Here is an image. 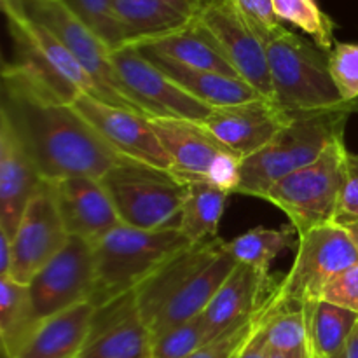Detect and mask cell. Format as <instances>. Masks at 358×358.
<instances>
[{"label": "cell", "mask_w": 358, "mask_h": 358, "mask_svg": "<svg viewBox=\"0 0 358 358\" xmlns=\"http://www.w3.org/2000/svg\"><path fill=\"white\" fill-rule=\"evenodd\" d=\"M49 184L69 236L94 243L122 224L100 178L69 177Z\"/></svg>", "instance_id": "d6986e66"}, {"label": "cell", "mask_w": 358, "mask_h": 358, "mask_svg": "<svg viewBox=\"0 0 358 358\" xmlns=\"http://www.w3.org/2000/svg\"><path fill=\"white\" fill-rule=\"evenodd\" d=\"M0 112L9 117L45 182L103 178L112 168L131 163L115 152L72 105L2 83Z\"/></svg>", "instance_id": "6da1fadb"}, {"label": "cell", "mask_w": 358, "mask_h": 358, "mask_svg": "<svg viewBox=\"0 0 358 358\" xmlns=\"http://www.w3.org/2000/svg\"><path fill=\"white\" fill-rule=\"evenodd\" d=\"M100 180L126 226L149 231L178 227L187 184L170 170L131 161L112 168Z\"/></svg>", "instance_id": "52a82bcc"}, {"label": "cell", "mask_w": 358, "mask_h": 358, "mask_svg": "<svg viewBox=\"0 0 358 358\" xmlns=\"http://www.w3.org/2000/svg\"><path fill=\"white\" fill-rule=\"evenodd\" d=\"M231 192L203 182L187 184L178 229L191 243L219 238V226Z\"/></svg>", "instance_id": "4316f807"}, {"label": "cell", "mask_w": 358, "mask_h": 358, "mask_svg": "<svg viewBox=\"0 0 358 358\" xmlns=\"http://www.w3.org/2000/svg\"><path fill=\"white\" fill-rule=\"evenodd\" d=\"M96 306L83 303L45 318L16 358H77L86 345Z\"/></svg>", "instance_id": "7402d4cb"}, {"label": "cell", "mask_w": 358, "mask_h": 358, "mask_svg": "<svg viewBox=\"0 0 358 358\" xmlns=\"http://www.w3.org/2000/svg\"><path fill=\"white\" fill-rule=\"evenodd\" d=\"M238 261L222 238L192 243L135 289L152 338L205 313Z\"/></svg>", "instance_id": "7a4b0ae2"}, {"label": "cell", "mask_w": 358, "mask_h": 358, "mask_svg": "<svg viewBox=\"0 0 358 358\" xmlns=\"http://www.w3.org/2000/svg\"><path fill=\"white\" fill-rule=\"evenodd\" d=\"M213 338L203 315H199L152 338V358H187Z\"/></svg>", "instance_id": "d6a6232c"}, {"label": "cell", "mask_w": 358, "mask_h": 358, "mask_svg": "<svg viewBox=\"0 0 358 358\" xmlns=\"http://www.w3.org/2000/svg\"><path fill=\"white\" fill-rule=\"evenodd\" d=\"M343 227H345V229L348 231L350 238H352L353 243H355V247H357V250H358V220H357V222L345 224V226H343Z\"/></svg>", "instance_id": "7bdbcfd3"}, {"label": "cell", "mask_w": 358, "mask_h": 358, "mask_svg": "<svg viewBox=\"0 0 358 358\" xmlns=\"http://www.w3.org/2000/svg\"><path fill=\"white\" fill-rule=\"evenodd\" d=\"M38 324L27 283L9 276L0 278V341L3 358L20 355Z\"/></svg>", "instance_id": "d4e9b609"}, {"label": "cell", "mask_w": 358, "mask_h": 358, "mask_svg": "<svg viewBox=\"0 0 358 358\" xmlns=\"http://www.w3.org/2000/svg\"><path fill=\"white\" fill-rule=\"evenodd\" d=\"M31 306L38 322L83 303H91L94 290L93 243L70 236L28 283Z\"/></svg>", "instance_id": "4fadbf2b"}, {"label": "cell", "mask_w": 358, "mask_h": 358, "mask_svg": "<svg viewBox=\"0 0 358 358\" xmlns=\"http://www.w3.org/2000/svg\"><path fill=\"white\" fill-rule=\"evenodd\" d=\"M194 24L219 49L241 80L262 98L275 101L264 41L248 27L233 0H206Z\"/></svg>", "instance_id": "8fae6325"}, {"label": "cell", "mask_w": 358, "mask_h": 358, "mask_svg": "<svg viewBox=\"0 0 358 358\" xmlns=\"http://www.w3.org/2000/svg\"><path fill=\"white\" fill-rule=\"evenodd\" d=\"M233 2L236 3L248 27L264 41V44L283 28L282 21L276 17L273 9V0H233Z\"/></svg>", "instance_id": "d590c367"}, {"label": "cell", "mask_w": 358, "mask_h": 358, "mask_svg": "<svg viewBox=\"0 0 358 358\" xmlns=\"http://www.w3.org/2000/svg\"><path fill=\"white\" fill-rule=\"evenodd\" d=\"M72 107L115 152L136 163L170 170V161L149 117L84 93L76 98Z\"/></svg>", "instance_id": "9a60e30c"}, {"label": "cell", "mask_w": 358, "mask_h": 358, "mask_svg": "<svg viewBox=\"0 0 358 358\" xmlns=\"http://www.w3.org/2000/svg\"><path fill=\"white\" fill-rule=\"evenodd\" d=\"M282 280L283 275L238 262L203 313L212 334L217 338L238 322L261 310L278 290Z\"/></svg>", "instance_id": "ffe728a7"}, {"label": "cell", "mask_w": 358, "mask_h": 358, "mask_svg": "<svg viewBox=\"0 0 358 358\" xmlns=\"http://www.w3.org/2000/svg\"><path fill=\"white\" fill-rule=\"evenodd\" d=\"M343 358H358V324H357V327L353 329L348 343H346V348H345V353H343Z\"/></svg>", "instance_id": "b9f144b4"}, {"label": "cell", "mask_w": 358, "mask_h": 358, "mask_svg": "<svg viewBox=\"0 0 358 358\" xmlns=\"http://www.w3.org/2000/svg\"><path fill=\"white\" fill-rule=\"evenodd\" d=\"M273 98L289 114H313L358 103H345L329 70V52L313 41L283 27L266 42Z\"/></svg>", "instance_id": "5b68a950"}, {"label": "cell", "mask_w": 358, "mask_h": 358, "mask_svg": "<svg viewBox=\"0 0 358 358\" xmlns=\"http://www.w3.org/2000/svg\"><path fill=\"white\" fill-rule=\"evenodd\" d=\"M147 58L156 63L164 73L171 77L184 91L191 96L199 100L201 103L208 105L210 108L229 107V105L245 103V101L259 100L262 98L252 86H248L240 77L224 76L219 72L210 70L189 69V66L178 65L171 59L163 58L157 55H147Z\"/></svg>", "instance_id": "603a6c76"}, {"label": "cell", "mask_w": 358, "mask_h": 358, "mask_svg": "<svg viewBox=\"0 0 358 358\" xmlns=\"http://www.w3.org/2000/svg\"><path fill=\"white\" fill-rule=\"evenodd\" d=\"M320 301L358 315V264L345 269L325 285Z\"/></svg>", "instance_id": "8d00e7d4"}, {"label": "cell", "mask_w": 358, "mask_h": 358, "mask_svg": "<svg viewBox=\"0 0 358 358\" xmlns=\"http://www.w3.org/2000/svg\"><path fill=\"white\" fill-rule=\"evenodd\" d=\"M77 358H152V334L135 290L96 308L86 345Z\"/></svg>", "instance_id": "2e32d148"}, {"label": "cell", "mask_w": 358, "mask_h": 358, "mask_svg": "<svg viewBox=\"0 0 358 358\" xmlns=\"http://www.w3.org/2000/svg\"><path fill=\"white\" fill-rule=\"evenodd\" d=\"M264 336L273 353L287 358H311L306 304L283 301L278 292L264 322Z\"/></svg>", "instance_id": "f1b7e54d"}, {"label": "cell", "mask_w": 358, "mask_h": 358, "mask_svg": "<svg viewBox=\"0 0 358 358\" xmlns=\"http://www.w3.org/2000/svg\"><path fill=\"white\" fill-rule=\"evenodd\" d=\"M273 9L280 21L303 30L324 51H332L336 24L317 0H273Z\"/></svg>", "instance_id": "4dcf8cb0"}, {"label": "cell", "mask_w": 358, "mask_h": 358, "mask_svg": "<svg viewBox=\"0 0 358 358\" xmlns=\"http://www.w3.org/2000/svg\"><path fill=\"white\" fill-rule=\"evenodd\" d=\"M329 70L345 103H358V44L336 42L329 52Z\"/></svg>", "instance_id": "e575fe53"}, {"label": "cell", "mask_w": 358, "mask_h": 358, "mask_svg": "<svg viewBox=\"0 0 358 358\" xmlns=\"http://www.w3.org/2000/svg\"><path fill=\"white\" fill-rule=\"evenodd\" d=\"M191 245L178 227L149 231L119 224L93 243L94 290L91 303L98 308L131 292L168 259Z\"/></svg>", "instance_id": "277c9868"}, {"label": "cell", "mask_w": 358, "mask_h": 358, "mask_svg": "<svg viewBox=\"0 0 358 358\" xmlns=\"http://www.w3.org/2000/svg\"><path fill=\"white\" fill-rule=\"evenodd\" d=\"M297 245L299 233L292 224L282 226L280 229L259 226L227 241V248L240 264L254 266L262 271H269L276 257L297 248Z\"/></svg>", "instance_id": "f546056e"}, {"label": "cell", "mask_w": 358, "mask_h": 358, "mask_svg": "<svg viewBox=\"0 0 358 358\" xmlns=\"http://www.w3.org/2000/svg\"><path fill=\"white\" fill-rule=\"evenodd\" d=\"M44 182L9 117L0 112V231L10 240Z\"/></svg>", "instance_id": "ac0fdd59"}, {"label": "cell", "mask_w": 358, "mask_h": 358, "mask_svg": "<svg viewBox=\"0 0 358 358\" xmlns=\"http://www.w3.org/2000/svg\"><path fill=\"white\" fill-rule=\"evenodd\" d=\"M206 0H112L126 44H142L152 38L189 28Z\"/></svg>", "instance_id": "44dd1931"}, {"label": "cell", "mask_w": 358, "mask_h": 358, "mask_svg": "<svg viewBox=\"0 0 358 358\" xmlns=\"http://www.w3.org/2000/svg\"><path fill=\"white\" fill-rule=\"evenodd\" d=\"M62 2L84 24H87L112 51L126 45L124 34L115 16L112 0H62Z\"/></svg>", "instance_id": "836d02e7"}, {"label": "cell", "mask_w": 358, "mask_h": 358, "mask_svg": "<svg viewBox=\"0 0 358 358\" xmlns=\"http://www.w3.org/2000/svg\"><path fill=\"white\" fill-rule=\"evenodd\" d=\"M238 358H271V350H269L268 343H266L264 324L259 329L257 334L254 336V339L245 346V350Z\"/></svg>", "instance_id": "f35d334b"}, {"label": "cell", "mask_w": 358, "mask_h": 358, "mask_svg": "<svg viewBox=\"0 0 358 358\" xmlns=\"http://www.w3.org/2000/svg\"><path fill=\"white\" fill-rule=\"evenodd\" d=\"M13 268V240L0 231V278L9 276Z\"/></svg>", "instance_id": "ab89813d"}, {"label": "cell", "mask_w": 358, "mask_h": 358, "mask_svg": "<svg viewBox=\"0 0 358 358\" xmlns=\"http://www.w3.org/2000/svg\"><path fill=\"white\" fill-rule=\"evenodd\" d=\"M3 14H6L7 21L13 20H23L27 17V7H24V0H0Z\"/></svg>", "instance_id": "60d3db41"}, {"label": "cell", "mask_w": 358, "mask_h": 358, "mask_svg": "<svg viewBox=\"0 0 358 358\" xmlns=\"http://www.w3.org/2000/svg\"><path fill=\"white\" fill-rule=\"evenodd\" d=\"M355 112L358 105L294 115L264 149L243 159L234 194L264 198L276 182L311 164L334 140L345 136L346 122Z\"/></svg>", "instance_id": "3957f363"}, {"label": "cell", "mask_w": 358, "mask_h": 358, "mask_svg": "<svg viewBox=\"0 0 358 358\" xmlns=\"http://www.w3.org/2000/svg\"><path fill=\"white\" fill-rule=\"evenodd\" d=\"M358 220V154L348 152L346 157V180L339 199L336 224L357 222Z\"/></svg>", "instance_id": "74e56055"}, {"label": "cell", "mask_w": 358, "mask_h": 358, "mask_svg": "<svg viewBox=\"0 0 358 358\" xmlns=\"http://www.w3.org/2000/svg\"><path fill=\"white\" fill-rule=\"evenodd\" d=\"M271 358H287V357L280 355V353H273V352H271Z\"/></svg>", "instance_id": "ee69618b"}, {"label": "cell", "mask_w": 358, "mask_h": 358, "mask_svg": "<svg viewBox=\"0 0 358 358\" xmlns=\"http://www.w3.org/2000/svg\"><path fill=\"white\" fill-rule=\"evenodd\" d=\"M9 23V30L20 31L23 37L34 44V48L44 56L49 62V65L63 77L69 84H72L76 90L80 93L90 94V96L103 100V93H101L100 86L96 80L91 77V73L84 69L79 63V59L62 44L59 38H56L51 31L45 27H42L37 21L30 20V17H23V20H13L7 21Z\"/></svg>", "instance_id": "484cf974"}, {"label": "cell", "mask_w": 358, "mask_h": 358, "mask_svg": "<svg viewBox=\"0 0 358 358\" xmlns=\"http://www.w3.org/2000/svg\"><path fill=\"white\" fill-rule=\"evenodd\" d=\"M348 152L345 136L334 140L318 159L276 182L262 199L282 210L299 234L334 224Z\"/></svg>", "instance_id": "8992f818"}, {"label": "cell", "mask_w": 358, "mask_h": 358, "mask_svg": "<svg viewBox=\"0 0 358 358\" xmlns=\"http://www.w3.org/2000/svg\"><path fill=\"white\" fill-rule=\"evenodd\" d=\"M49 182H44L27 206L13 238V268L9 278L30 283L31 278L62 252L69 241Z\"/></svg>", "instance_id": "5bb4252c"}, {"label": "cell", "mask_w": 358, "mask_h": 358, "mask_svg": "<svg viewBox=\"0 0 358 358\" xmlns=\"http://www.w3.org/2000/svg\"><path fill=\"white\" fill-rule=\"evenodd\" d=\"M276 297H278V290L273 294L271 299H269L261 310H257L254 315H250L248 318L238 322L236 325H233V327H229L227 331H224L222 334L213 338L212 341L206 343L205 346H201L198 352H194L187 358H238L240 357L241 352L245 350V346L254 339V336L257 334L259 329H261L262 324L266 322L273 304H275Z\"/></svg>", "instance_id": "1f68e13d"}, {"label": "cell", "mask_w": 358, "mask_h": 358, "mask_svg": "<svg viewBox=\"0 0 358 358\" xmlns=\"http://www.w3.org/2000/svg\"><path fill=\"white\" fill-rule=\"evenodd\" d=\"M311 358H339L358 324V315L325 301L306 303Z\"/></svg>", "instance_id": "83f0119b"}, {"label": "cell", "mask_w": 358, "mask_h": 358, "mask_svg": "<svg viewBox=\"0 0 358 358\" xmlns=\"http://www.w3.org/2000/svg\"><path fill=\"white\" fill-rule=\"evenodd\" d=\"M24 7L30 20L48 28L79 59L80 65L96 80L107 103L145 115L122 86L112 63V49L62 0H24Z\"/></svg>", "instance_id": "9c48e42d"}, {"label": "cell", "mask_w": 358, "mask_h": 358, "mask_svg": "<svg viewBox=\"0 0 358 358\" xmlns=\"http://www.w3.org/2000/svg\"><path fill=\"white\" fill-rule=\"evenodd\" d=\"M135 48L147 55L163 56L178 65L189 66V69L210 70V72L238 77L233 66L220 55L219 49L206 38V35L194 23L184 30L175 31V34L136 44Z\"/></svg>", "instance_id": "cb8c5ba5"}, {"label": "cell", "mask_w": 358, "mask_h": 358, "mask_svg": "<svg viewBox=\"0 0 358 358\" xmlns=\"http://www.w3.org/2000/svg\"><path fill=\"white\" fill-rule=\"evenodd\" d=\"M170 161V171L185 184L203 182L234 194L241 180V159L217 140L201 122L150 119Z\"/></svg>", "instance_id": "ba28073f"}, {"label": "cell", "mask_w": 358, "mask_h": 358, "mask_svg": "<svg viewBox=\"0 0 358 358\" xmlns=\"http://www.w3.org/2000/svg\"><path fill=\"white\" fill-rule=\"evenodd\" d=\"M294 115L268 98L212 108L201 122L217 140L241 159L264 149Z\"/></svg>", "instance_id": "e0dca14e"}, {"label": "cell", "mask_w": 358, "mask_h": 358, "mask_svg": "<svg viewBox=\"0 0 358 358\" xmlns=\"http://www.w3.org/2000/svg\"><path fill=\"white\" fill-rule=\"evenodd\" d=\"M358 264V250L339 224L315 227L299 234L296 259L280 283V297L306 304L320 301L325 285L345 269Z\"/></svg>", "instance_id": "30bf717a"}, {"label": "cell", "mask_w": 358, "mask_h": 358, "mask_svg": "<svg viewBox=\"0 0 358 358\" xmlns=\"http://www.w3.org/2000/svg\"><path fill=\"white\" fill-rule=\"evenodd\" d=\"M112 63L131 100L149 119H185L203 122L212 108L182 90L168 73L135 45L112 51Z\"/></svg>", "instance_id": "7c38bea8"}]
</instances>
